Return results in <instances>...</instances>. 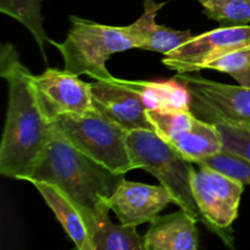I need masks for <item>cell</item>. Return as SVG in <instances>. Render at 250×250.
I'll use <instances>...</instances> for the list:
<instances>
[{
  "label": "cell",
  "instance_id": "2",
  "mask_svg": "<svg viewBox=\"0 0 250 250\" xmlns=\"http://www.w3.org/2000/svg\"><path fill=\"white\" fill-rule=\"evenodd\" d=\"M54 126V125H53ZM124 175L107 170L90 159L54 127V134L27 180L53 183L99 221L109 215V200Z\"/></svg>",
  "mask_w": 250,
  "mask_h": 250
},
{
  "label": "cell",
  "instance_id": "22",
  "mask_svg": "<svg viewBox=\"0 0 250 250\" xmlns=\"http://www.w3.org/2000/svg\"><path fill=\"white\" fill-rule=\"evenodd\" d=\"M224 141V150L250 160V132L226 125H216Z\"/></svg>",
  "mask_w": 250,
  "mask_h": 250
},
{
  "label": "cell",
  "instance_id": "9",
  "mask_svg": "<svg viewBox=\"0 0 250 250\" xmlns=\"http://www.w3.org/2000/svg\"><path fill=\"white\" fill-rule=\"evenodd\" d=\"M31 82L42 114L49 124L97 111L90 83L67 70L46 68L41 75H32Z\"/></svg>",
  "mask_w": 250,
  "mask_h": 250
},
{
  "label": "cell",
  "instance_id": "13",
  "mask_svg": "<svg viewBox=\"0 0 250 250\" xmlns=\"http://www.w3.org/2000/svg\"><path fill=\"white\" fill-rule=\"evenodd\" d=\"M46 205L53 210L77 250H95L94 234L99 221L78 205L61 188L44 181H31Z\"/></svg>",
  "mask_w": 250,
  "mask_h": 250
},
{
  "label": "cell",
  "instance_id": "23",
  "mask_svg": "<svg viewBox=\"0 0 250 250\" xmlns=\"http://www.w3.org/2000/svg\"><path fill=\"white\" fill-rule=\"evenodd\" d=\"M73 250H77V249H76V248H75V249H73Z\"/></svg>",
  "mask_w": 250,
  "mask_h": 250
},
{
  "label": "cell",
  "instance_id": "18",
  "mask_svg": "<svg viewBox=\"0 0 250 250\" xmlns=\"http://www.w3.org/2000/svg\"><path fill=\"white\" fill-rule=\"evenodd\" d=\"M136 229L114 224L109 215L102 217L94 234L95 250H146Z\"/></svg>",
  "mask_w": 250,
  "mask_h": 250
},
{
  "label": "cell",
  "instance_id": "4",
  "mask_svg": "<svg viewBox=\"0 0 250 250\" xmlns=\"http://www.w3.org/2000/svg\"><path fill=\"white\" fill-rule=\"evenodd\" d=\"M129 156L134 168H143L155 176L168 190L173 204L200 221V214L193 197V163L183 158L155 131L134 129L127 136Z\"/></svg>",
  "mask_w": 250,
  "mask_h": 250
},
{
  "label": "cell",
  "instance_id": "8",
  "mask_svg": "<svg viewBox=\"0 0 250 250\" xmlns=\"http://www.w3.org/2000/svg\"><path fill=\"white\" fill-rule=\"evenodd\" d=\"M146 116L154 131L190 163L198 164L224 150V141L216 125L203 121L189 109H149Z\"/></svg>",
  "mask_w": 250,
  "mask_h": 250
},
{
  "label": "cell",
  "instance_id": "10",
  "mask_svg": "<svg viewBox=\"0 0 250 250\" xmlns=\"http://www.w3.org/2000/svg\"><path fill=\"white\" fill-rule=\"evenodd\" d=\"M250 46V26L220 27L193 36L190 41L166 54L163 63L177 73H192L207 68L210 62L238 49Z\"/></svg>",
  "mask_w": 250,
  "mask_h": 250
},
{
  "label": "cell",
  "instance_id": "1",
  "mask_svg": "<svg viewBox=\"0 0 250 250\" xmlns=\"http://www.w3.org/2000/svg\"><path fill=\"white\" fill-rule=\"evenodd\" d=\"M16 48L5 43L0 50V76L9 85L6 121L0 146V173L27 181L54 134L53 124L44 119L31 78Z\"/></svg>",
  "mask_w": 250,
  "mask_h": 250
},
{
  "label": "cell",
  "instance_id": "17",
  "mask_svg": "<svg viewBox=\"0 0 250 250\" xmlns=\"http://www.w3.org/2000/svg\"><path fill=\"white\" fill-rule=\"evenodd\" d=\"M43 0H0V12L23 24L39 45L45 60V43H50L43 26Z\"/></svg>",
  "mask_w": 250,
  "mask_h": 250
},
{
  "label": "cell",
  "instance_id": "20",
  "mask_svg": "<svg viewBox=\"0 0 250 250\" xmlns=\"http://www.w3.org/2000/svg\"><path fill=\"white\" fill-rule=\"evenodd\" d=\"M197 165L208 166L239 181L243 185H250V160L231 151L222 150L203 159Z\"/></svg>",
  "mask_w": 250,
  "mask_h": 250
},
{
  "label": "cell",
  "instance_id": "6",
  "mask_svg": "<svg viewBox=\"0 0 250 250\" xmlns=\"http://www.w3.org/2000/svg\"><path fill=\"white\" fill-rule=\"evenodd\" d=\"M244 186L239 181L204 165L193 171L192 189L200 221L234 249L232 224L238 216Z\"/></svg>",
  "mask_w": 250,
  "mask_h": 250
},
{
  "label": "cell",
  "instance_id": "16",
  "mask_svg": "<svg viewBox=\"0 0 250 250\" xmlns=\"http://www.w3.org/2000/svg\"><path fill=\"white\" fill-rule=\"evenodd\" d=\"M126 84L141 94L146 107L151 110L189 109V93L183 84L173 82L127 81Z\"/></svg>",
  "mask_w": 250,
  "mask_h": 250
},
{
  "label": "cell",
  "instance_id": "7",
  "mask_svg": "<svg viewBox=\"0 0 250 250\" xmlns=\"http://www.w3.org/2000/svg\"><path fill=\"white\" fill-rule=\"evenodd\" d=\"M189 93V110L205 122L250 132V88L225 84L202 76L177 73Z\"/></svg>",
  "mask_w": 250,
  "mask_h": 250
},
{
  "label": "cell",
  "instance_id": "3",
  "mask_svg": "<svg viewBox=\"0 0 250 250\" xmlns=\"http://www.w3.org/2000/svg\"><path fill=\"white\" fill-rule=\"evenodd\" d=\"M71 28L61 43L50 41L61 53L65 70L95 81H110L114 76L106 61L115 53L137 48L128 26H107L82 17L71 16Z\"/></svg>",
  "mask_w": 250,
  "mask_h": 250
},
{
  "label": "cell",
  "instance_id": "12",
  "mask_svg": "<svg viewBox=\"0 0 250 250\" xmlns=\"http://www.w3.org/2000/svg\"><path fill=\"white\" fill-rule=\"evenodd\" d=\"M170 203L172 197L164 186L121 181L109 200V208L120 224L128 227L150 222Z\"/></svg>",
  "mask_w": 250,
  "mask_h": 250
},
{
  "label": "cell",
  "instance_id": "21",
  "mask_svg": "<svg viewBox=\"0 0 250 250\" xmlns=\"http://www.w3.org/2000/svg\"><path fill=\"white\" fill-rule=\"evenodd\" d=\"M207 68L229 73L239 85L250 88V46L216 59L210 62Z\"/></svg>",
  "mask_w": 250,
  "mask_h": 250
},
{
  "label": "cell",
  "instance_id": "19",
  "mask_svg": "<svg viewBox=\"0 0 250 250\" xmlns=\"http://www.w3.org/2000/svg\"><path fill=\"white\" fill-rule=\"evenodd\" d=\"M208 19L224 27L243 26L250 22V0H198Z\"/></svg>",
  "mask_w": 250,
  "mask_h": 250
},
{
  "label": "cell",
  "instance_id": "14",
  "mask_svg": "<svg viewBox=\"0 0 250 250\" xmlns=\"http://www.w3.org/2000/svg\"><path fill=\"white\" fill-rule=\"evenodd\" d=\"M198 222L182 209L168 215H158L149 222L143 237L146 250H198Z\"/></svg>",
  "mask_w": 250,
  "mask_h": 250
},
{
  "label": "cell",
  "instance_id": "15",
  "mask_svg": "<svg viewBox=\"0 0 250 250\" xmlns=\"http://www.w3.org/2000/svg\"><path fill=\"white\" fill-rule=\"evenodd\" d=\"M164 5L165 2L144 0L143 14L128 26L138 49L158 51L166 55L193 38L190 31H176L156 23V15Z\"/></svg>",
  "mask_w": 250,
  "mask_h": 250
},
{
  "label": "cell",
  "instance_id": "11",
  "mask_svg": "<svg viewBox=\"0 0 250 250\" xmlns=\"http://www.w3.org/2000/svg\"><path fill=\"white\" fill-rule=\"evenodd\" d=\"M93 102L98 111L120 125L126 131L151 129L146 116V107L139 93L129 88L125 80L114 77L110 81H95L90 83Z\"/></svg>",
  "mask_w": 250,
  "mask_h": 250
},
{
  "label": "cell",
  "instance_id": "5",
  "mask_svg": "<svg viewBox=\"0 0 250 250\" xmlns=\"http://www.w3.org/2000/svg\"><path fill=\"white\" fill-rule=\"evenodd\" d=\"M53 125L73 146L107 170L124 176L134 170L127 146L128 131L98 110L92 114L62 117Z\"/></svg>",
  "mask_w": 250,
  "mask_h": 250
}]
</instances>
